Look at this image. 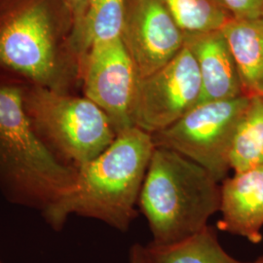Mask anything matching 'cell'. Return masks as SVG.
I'll use <instances>...</instances> for the list:
<instances>
[{
    "instance_id": "obj_4",
    "label": "cell",
    "mask_w": 263,
    "mask_h": 263,
    "mask_svg": "<svg viewBox=\"0 0 263 263\" xmlns=\"http://www.w3.org/2000/svg\"><path fill=\"white\" fill-rule=\"evenodd\" d=\"M66 28L71 17L63 0H0V66L61 91L58 39Z\"/></svg>"
},
{
    "instance_id": "obj_2",
    "label": "cell",
    "mask_w": 263,
    "mask_h": 263,
    "mask_svg": "<svg viewBox=\"0 0 263 263\" xmlns=\"http://www.w3.org/2000/svg\"><path fill=\"white\" fill-rule=\"evenodd\" d=\"M77 169L62 163L39 137L24 90L0 86V190L13 204L43 216L76 186Z\"/></svg>"
},
{
    "instance_id": "obj_15",
    "label": "cell",
    "mask_w": 263,
    "mask_h": 263,
    "mask_svg": "<svg viewBox=\"0 0 263 263\" xmlns=\"http://www.w3.org/2000/svg\"><path fill=\"white\" fill-rule=\"evenodd\" d=\"M249 97L229 151V167L233 172L263 166V95Z\"/></svg>"
},
{
    "instance_id": "obj_11",
    "label": "cell",
    "mask_w": 263,
    "mask_h": 263,
    "mask_svg": "<svg viewBox=\"0 0 263 263\" xmlns=\"http://www.w3.org/2000/svg\"><path fill=\"white\" fill-rule=\"evenodd\" d=\"M185 45L196 60L201 79L200 103L244 96L235 59L221 29L186 35Z\"/></svg>"
},
{
    "instance_id": "obj_13",
    "label": "cell",
    "mask_w": 263,
    "mask_h": 263,
    "mask_svg": "<svg viewBox=\"0 0 263 263\" xmlns=\"http://www.w3.org/2000/svg\"><path fill=\"white\" fill-rule=\"evenodd\" d=\"M128 0H91L79 27L69 32L71 50L81 59L95 44L122 37Z\"/></svg>"
},
{
    "instance_id": "obj_7",
    "label": "cell",
    "mask_w": 263,
    "mask_h": 263,
    "mask_svg": "<svg viewBox=\"0 0 263 263\" xmlns=\"http://www.w3.org/2000/svg\"><path fill=\"white\" fill-rule=\"evenodd\" d=\"M200 97L197 63L185 45L167 65L139 79L134 126L151 135L163 131L196 106Z\"/></svg>"
},
{
    "instance_id": "obj_14",
    "label": "cell",
    "mask_w": 263,
    "mask_h": 263,
    "mask_svg": "<svg viewBox=\"0 0 263 263\" xmlns=\"http://www.w3.org/2000/svg\"><path fill=\"white\" fill-rule=\"evenodd\" d=\"M146 263H247L228 254L216 228L208 226L196 235L178 243L144 247Z\"/></svg>"
},
{
    "instance_id": "obj_1",
    "label": "cell",
    "mask_w": 263,
    "mask_h": 263,
    "mask_svg": "<svg viewBox=\"0 0 263 263\" xmlns=\"http://www.w3.org/2000/svg\"><path fill=\"white\" fill-rule=\"evenodd\" d=\"M155 148L152 135L138 127L119 133L96 158L77 168L73 190L43 217L60 230L71 215L127 232L139 215L138 202Z\"/></svg>"
},
{
    "instance_id": "obj_9",
    "label": "cell",
    "mask_w": 263,
    "mask_h": 263,
    "mask_svg": "<svg viewBox=\"0 0 263 263\" xmlns=\"http://www.w3.org/2000/svg\"><path fill=\"white\" fill-rule=\"evenodd\" d=\"M185 38L162 0H128L122 40L140 78L171 62Z\"/></svg>"
},
{
    "instance_id": "obj_16",
    "label": "cell",
    "mask_w": 263,
    "mask_h": 263,
    "mask_svg": "<svg viewBox=\"0 0 263 263\" xmlns=\"http://www.w3.org/2000/svg\"><path fill=\"white\" fill-rule=\"evenodd\" d=\"M185 35L219 30L231 19L217 0H162Z\"/></svg>"
},
{
    "instance_id": "obj_6",
    "label": "cell",
    "mask_w": 263,
    "mask_h": 263,
    "mask_svg": "<svg viewBox=\"0 0 263 263\" xmlns=\"http://www.w3.org/2000/svg\"><path fill=\"white\" fill-rule=\"evenodd\" d=\"M249 96L200 103L167 129L152 135L155 146L192 160L221 182L228 173L229 151Z\"/></svg>"
},
{
    "instance_id": "obj_18",
    "label": "cell",
    "mask_w": 263,
    "mask_h": 263,
    "mask_svg": "<svg viewBox=\"0 0 263 263\" xmlns=\"http://www.w3.org/2000/svg\"><path fill=\"white\" fill-rule=\"evenodd\" d=\"M91 0H63L71 17V29L74 30L79 27L84 17L85 12Z\"/></svg>"
},
{
    "instance_id": "obj_8",
    "label": "cell",
    "mask_w": 263,
    "mask_h": 263,
    "mask_svg": "<svg viewBox=\"0 0 263 263\" xmlns=\"http://www.w3.org/2000/svg\"><path fill=\"white\" fill-rule=\"evenodd\" d=\"M86 98L100 106L119 133L134 126L139 74L122 37L93 45L81 58Z\"/></svg>"
},
{
    "instance_id": "obj_5",
    "label": "cell",
    "mask_w": 263,
    "mask_h": 263,
    "mask_svg": "<svg viewBox=\"0 0 263 263\" xmlns=\"http://www.w3.org/2000/svg\"><path fill=\"white\" fill-rule=\"evenodd\" d=\"M24 104L50 151L76 169L100 155L117 136L108 116L88 98L34 85L24 91Z\"/></svg>"
},
{
    "instance_id": "obj_20",
    "label": "cell",
    "mask_w": 263,
    "mask_h": 263,
    "mask_svg": "<svg viewBox=\"0 0 263 263\" xmlns=\"http://www.w3.org/2000/svg\"><path fill=\"white\" fill-rule=\"evenodd\" d=\"M247 263H263V255L261 256H259V257H257L255 260L254 261H252V262H247Z\"/></svg>"
},
{
    "instance_id": "obj_3",
    "label": "cell",
    "mask_w": 263,
    "mask_h": 263,
    "mask_svg": "<svg viewBox=\"0 0 263 263\" xmlns=\"http://www.w3.org/2000/svg\"><path fill=\"white\" fill-rule=\"evenodd\" d=\"M220 182L176 151L155 146L138 202L157 246L196 235L219 212Z\"/></svg>"
},
{
    "instance_id": "obj_17",
    "label": "cell",
    "mask_w": 263,
    "mask_h": 263,
    "mask_svg": "<svg viewBox=\"0 0 263 263\" xmlns=\"http://www.w3.org/2000/svg\"><path fill=\"white\" fill-rule=\"evenodd\" d=\"M231 19H252L263 16V0H217Z\"/></svg>"
},
{
    "instance_id": "obj_12",
    "label": "cell",
    "mask_w": 263,
    "mask_h": 263,
    "mask_svg": "<svg viewBox=\"0 0 263 263\" xmlns=\"http://www.w3.org/2000/svg\"><path fill=\"white\" fill-rule=\"evenodd\" d=\"M221 30L235 59L245 95H263V16L230 19Z\"/></svg>"
},
{
    "instance_id": "obj_10",
    "label": "cell",
    "mask_w": 263,
    "mask_h": 263,
    "mask_svg": "<svg viewBox=\"0 0 263 263\" xmlns=\"http://www.w3.org/2000/svg\"><path fill=\"white\" fill-rule=\"evenodd\" d=\"M218 213L217 229L253 244L262 241L263 166L234 172L221 181Z\"/></svg>"
},
{
    "instance_id": "obj_19",
    "label": "cell",
    "mask_w": 263,
    "mask_h": 263,
    "mask_svg": "<svg viewBox=\"0 0 263 263\" xmlns=\"http://www.w3.org/2000/svg\"><path fill=\"white\" fill-rule=\"evenodd\" d=\"M130 263H146L144 246L135 244L130 250Z\"/></svg>"
}]
</instances>
